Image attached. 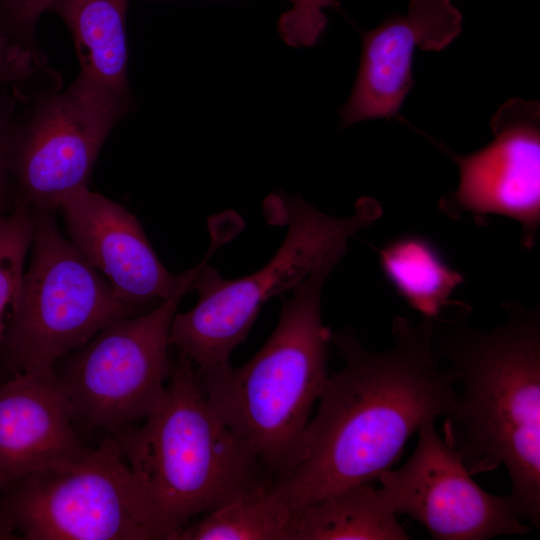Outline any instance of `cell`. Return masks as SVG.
Wrapping results in <instances>:
<instances>
[{"label":"cell","mask_w":540,"mask_h":540,"mask_svg":"<svg viewBox=\"0 0 540 540\" xmlns=\"http://www.w3.org/2000/svg\"><path fill=\"white\" fill-rule=\"evenodd\" d=\"M128 0H54L75 41L81 70L75 85L124 111L128 93Z\"/></svg>","instance_id":"cell-15"},{"label":"cell","mask_w":540,"mask_h":540,"mask_svg":"<svg viewBox=\"0 0 540 540\" xmlns=\"http://www.w3.org/2000/svg\"><path fill=\"white\" fill-rule=\"evenodd\" d=\"M8 208V196H0V215L4 214Z\"/></svg>","instance_id":"cell-24"},{"label":"cell","mask_w":540,"mask_h":540,"mask_svg":"<svg viewBox=\"0 0 540 540\" xmlns=\"http://www.w3.org/2000/svg\"><path fill=\"white\" fill-rule=\"evenodd\" d=\"M114 437L164 540L273 480L214 411L197 368L180 352L155 408Z\"/></svg>","instance_id":"cell-3"},{"label":"cell","mask_w":540,"mask_h":540,"mask_svg":"<svg viewBox=\"0 0 540 540\" xmlns=\"http://www.w3.org/2000/svg\"><path fill=\"white\" fill-rule=\"evenodd\" d=\"M54 0H0V31L32 48L35 25ZM33 49V48H32Z\"/></svg>","instance_id":"cell-21"},{"label":"cell","mask_w":540,"mask_h":540,"mask_svg":"<svg viewBox=\"0 0 540 540\" xmlns=\"http://www.w3.org/2000/svg\"><path fill=\"white\" fill-rule=\"evenodd\" d=\"M418 433L408 461L378 477L396 514H408L437 540H486L530 531L507 496L490 494L473 480L461 454L439 436L434 422Z\"/></svg>","instance_id":"cell-9"},{"label":"cell","mask_w":540,"mask_h":540,"mask_svg":"<svg viewBox=\"0 0 540 540\" xmlns=\"http://www.w3.org/2000/svg\"><path fill=\"white\" fill-rule=\"evenodd\" d=\"M462 21L450 0H411L405 15L395 14L364 32L357 78L341 110L343 126L369 119H399L414 84L416 48L443 49L458 36Z\"/></svg>","instance_id":"cell-13"},{"label":"cell","mask_w":540,"mask_h":540,"mask_svg":"<svg viewBox=\"0 0 540 540\" xmlns=\"http://www.w3.org/2000/svg\"><path fill=\"white\" fill-rule=\"evenodd\" d=\"M384 276L397 293L423 318L436 319L450 306V296L464 281L430 240L418 235L399 237L380 251Z\"/></svg>","instance_id":"cell-17"},{"label":"cell","mask_w":540,"mask_h":540,"mask_svg":"<svg viewBox=\"0 0 540 540\" xmlns=\"http://www.w3.org/2000/svg\"><path fill=\"white\" fill-rule=\"evenodd\" d=\"M36 66L31 49L0 31V83H16L28 78Z\"/></svg>","instance_id":"cell-22"},{"label":"cell","mask_w":540,"mask_h":540,"mask_svg":"<svg viewBox=\"0 0 540 540\" xmlns=\"http://www.w3.org/2000/svg\"><path fill=\"white\" fill-rule=\"evenodd\" d=\"M334 268L315 269L292 290L275 329L245 364L197 369L214 411L272 479L297 461L312 407L329 377L332 333L322 323L320 298Z\"/></svg>","instance_id":"cell-4"},{"label":"cell","mask_w":540,"mask_h":540,"mask_svg":"<svg viewBox=\"0 0 540 540\" xmlns=\"http://www.w3.org/2000/svg\"><path fill=\"white\" fill-rule=\"evenodd\" d=\"M292 8L279 19L278 28L283 40L294 47L316 43L327 24L324 9L340 10L336 0H290Z\"/></svg>","instance_id":"cell-20"},{"label":"cell","mask_w":540,"mask_h":540,"mask_svg":"<svg viewBox=\"0 0 540 540\" xmlns=\"http://www.w3.org/2000/svg\"><path fill=\"white\" fill-rule=\"evenodd\" d=\"M163 539L114 436L0 490V540Z\"/></svg>","instance_id":"cell-7"},{"label":"cell","mask_w":540,"mask_h":540,"mask_svg":"<svg viewBox=\"0 0 540 540\" xmlns=\"http://www.w3.org/2000/svg\"><path fill=\"white\" fill-rule=\"evenodd\" d=\"M295 513L267 486L203 514L174 540H291Z\"/></svg>","instance_id":"cell-18"},{"label":"cell","mask_w":540,"mask_h":540,"mask_svg":"<svg viewBox=\"0 0 540 540\" xmlns=\"http://www.w3.org/2000/svg\"><path fill=\"white\" fill-rule=\"evenodd\" d=\"M506 319L489 331L473 328L470 308L454 303L433 320L432 350L446 360L461 391L445 417L444 440L474 475L503 464L507 495L521 519L540 523V311L504 304Z\"/></svg>","instance_id":"cell-2"},{"label":"cell","mask_w":540,"mask_h":540,"mask_svg":"<svg viewBox=\"0 0 540 540\" xmlns=\"http://www.w3.org/2000/svg\"><path fill=\"white\" fill-rule=\"evenodd\" d=\"M122 111L73 84L15 129L9 154L14 203L54 212L87 184L103 142Z\"/></svg>","instance_id":"cell-10"},{"label":"cell","mask_w":540,"mask_h":540,"mask_svg":"<svg viewBox=\"0 0 540 540\" xmlns=\"http://www.w3.org/2000/svg\"><path fill=\"white\" fill-rule=\"evenodd\" d=\"M191 284L153 309L112 322L56 362L54 371L82 435L85 429L102 438L115 436L142 422L158 404L172 370L171 324Z\"/></svg>","instance_id":"cell-8"},{"label":"cell","mask_w":540,"mask_h":540,"mask_svg":"<svg viewBox=\"0 0 540 540\" xmlns=\"http://www.w3.org/2000/svg\"><path fill=\"white\" fill-rule=\"evenodd\" d=\"M381 488L354 485L296 511L291 540H407Z\"/></svg>","instance_id":"cell-16"},{"label":"cell","mask_w":540,"mask_h":540,"mask_svg":"<svg viewBox=\"0 0 540 540\" xmlns=\"http://www.w3.org/2000/svg\"><path fill=\"white\" fill-rule=\"evenodd\" d=\"M13 132L8 113L0 109V196H8L11 190L9 154Z\"/></svg>","instance_id":"cell-23"},{"label":"cell","mask_w":540,"mask_h":540,"mask_svg":"<svg viewBox=\"0 0 540 540\" xmlns=\"http://www.w3.org/2000/svg\"><path fill=\"white\" fill-rule=\"evenodd\" d=\"M90 448L54 369L0 384V490L28 474L76 461Z\"/></svg>","instance_id":"cell-14"},{"label":"cell","mask_w":540,"mask_h":540,"mask_svg":"<svg viewBox=\"0 0 540 540\" xmlns=\"http://www.w3.org/2000/svg\"><path fill=\"white\" fill-rule=\"evenodd\" d=\"M433 320L396 317L384 352L366 350L350 332L332 334L344 367L328 377L297 461L270 484L294 512L378 479L412 434L452 412L457 379L432 350Z\"/></svg>","instance_id":"cell-1"},{"label":"cell","mask_w":540,"mask_h":540,"mask_svg":"<svg viewBox=\"0 0 540 540\" xmlns=\"http://www.w3.org/2000/svg\"><path fill=\"white\" fill-rule=\"evenodd\" d=\"M493 140L469 155L440 146L457 164L459 184L440 208L456 218L468 213L509 217L521 226L522 247L530 249L540 225V106L513 98L491 119Z\"/></svg>","instance_id":"cell-11"},{"label":"cell","mask_w":540,"mask_h":540,"mask_svg":"<svg viewBox=\"0 0 540 540\" xmlns=\"http://www.w3.org/2000/svg\"><path fill=\"white\" fill-rule=\"evenodd\" d=\"M70 241L106 279L115 295L146 312L190 283L202 262L180 275L159 260L144 230L122 205L83 188L60 206Z\"/></svg>","instance_id":"cell-12"},{"label":"cell","mask_w":540,"mask_h":540,"mask_svg":"<svg viewBox=\"0 0 540 540\" xmlns=\"http://www.w3.org/2000/svg\"><path fill=\"white\" fill-rule=\"evenodd\" d=\"M264 210L269 221L288 227L273 258L250 275L225 279L206 264L220 244L215 239L190 287L199 294L197 304L173 318L169 345L198 370L229 364L232 351L246 340L265 302L293 290L315 269L336 266L350 238L383 213L371 197L360 198L351 216L333 217L298 196L279 194L266 199Z\"/></svg>","instance_id":"cell-5"},{"label":"cell","mask_w":540,"mask_h":540,"mask_svg":"<svg viewBox=\"0 0 540 540\" xmlns=\"http://www.w3.org/2000/svg\"><path fill=\"white\" fill-rule=\"evenodd\" d=\"M32 255L0 342L4 382L54 369L100 330L138 309L60 233L53 212H33Z\"/></svg>","instance_id":"cell-6"},{"label":"cell","mask_w":540,"mask_h":540,"mask_svg":"<svg viewBox=\"0 0 540 540\" xmlns=\"http://www.w3.org/2000/svg\"><path fill=\"white\" fill-rule=\"evenodd\" d=\"M33 212L23 204L0 215V342L8 325L23 278L33 238Z\"/></svg>","instance_id":"cell-19"}]
</instances>
